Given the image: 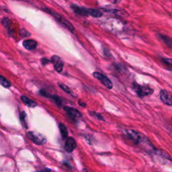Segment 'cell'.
<instances>
[{"instance_id": "obj_5", "label": "cell", "mask_w": 172, "mask_h": 172, "mask_svg": "<svg viewBox=\"0 0 172 172\" xmlns=\"http://www.w3.org/2000/svg\"><path fill=\"white\" fill-rule=\"evenodd\" d=\"M51 62L54 65V69L58 73L62 71L64 66V62L62 60V58L57 55H54L51 57Z\"/></svg>"}, {"instance_id": "obj_14", "label": "cell", "mask_w": 172, "mask_h": 172, "mask_svg": "<svg viewBox=\"0 0 172 172\" xmlns=\"http://www.w3.org/2000/svg\"><path fill=\"white\" fill-rule=\"evenodd\" d=\"M159 37H160V38H161V40L166 43L168 47L172 49V39L171 38H170L167 36H166V35H163V34H160Z\"/></svg>"}, {"instance_id": "obj_17", "label": "cell", "mask_w": 172, "mask_h": 172, "mask_svg": "<svg viewBox=\"0 0 172 172\" xmlns=\"http://www.w3.org/2000/svg\"><path fill=\"white\" fill-rule=\"evenodd\" d=\"M58 86H59V87L62 89V90L65 91L66 93H69V94L71 95V96H75L73 95V92L71 90V89H70L68 87V86H67V85L63 84H61V83H58Z\"/></svg>"}, {"instance_id": "obj_24", "label": "cell", "mask_w": 172, "mask_h": 172, "mask_svg": "<svg viewBox=\"0 0 172 172\" xmlns=\"http://www.w3.org/2000/svg\"><path fill=\"white\" fill-rule=\"evenodd\" d=\"M41 61H42V65H46V64H48V63H49V61L47 59V58H42V60H41Z\"/></svg>"}, {"instance_id": "obj_19", "label": "cell", "mask_w": 172, "mask_h": 172, "mask_svg": "<svg viewBox=\"0 0 172 172\" xmlns=\"http://www.w3.org/2000/svg\"><path fill=\"white\" fill-rule=\"evenodd\" d=\"M26 114L25 112H22L20 114V119H21V122L22 123V124L24 125V127H26Z\"/></svg>"}, {"instance_id": "obj_21", "label": "cell", "mask_w": 172, "mask_h": 172, "mask_svg": "<svg viewBox=\"0 0 172 172\" xmlns=\"http://www.w3.org/2000/svg\"><path fill=\"white\" fill-rule=\"evenodd\" d=\"M2 23H3V24L5 26L7 27L10 24V20L8 18H3V20H2Z\"/></svg>"}, {"instance_id": "obj_8", "label": "cell", "mask_w": 172, "mask_h": 172, "mask_svg": "<svg viewBox=\"0 0 172 172\" xmlns=\"http://www.w3.org/2000/svg\"><path fill=\"white\" fill-rule=\"evenodd\" d=\"M64 109H65V110L67 112V114L74 119L81 118V117L82 116L81 113L79 110H77L75 108H72V107L65 106Z\"/></svg>"}, {"instance_id": "obj_11", "label": "cell", "mask_w": 172, "mask_h": 172, "mask_svg": "<svg viewBox=\"0 0 172 172\" xmlns=\"http://www.w3.org/2000/svg\"><path fill=\"white\" fill-rule=\"evenodd\" d=\"M21 100L22 101V102L24 103L27 106H28L30 108H34V107H36L37 105V104L33 100H30L28 97H27L26 96H22L21 97Z\"/></svg>"}, {"instance_id": "obj_25", "label": "cell", "mask_w": 172, "mask_h": 172, "mask_svg": "<svg viewBox=\"0 0 172 172\" xmlns=\"http://www.w3.org/2000/svg\"><path fill=\"white\" fill-rule=\"evenodd\" d=\"M78 104H79L82 107H85V103H83V102H81V100H79L78 101Z\"/></svg>"}, {"instance_id": "obj_3", "label": "cell", "mask_w": 172, "mask_h": 172, "mask_svg": "<svg viewBox=\"0 0 172 172\" xmlns=\"http://www.w3.org/2000/svg\"><path fill=\"white\" fill-rule=\"evenodd\" d=\"M27 136H28V138L30 140H32L35 144H38V145L45 144L46 141V139H45L44 136L36 132H28V133H27Z\"/></svg>"}, {"instance_id": "obj_10", "label": "cell", "mask_w": 172, "mask_h": 172, "mask_svg": "<svg viewBox=\"0 0 172 172\" xmlns=\"http://www.w3.org/2000/svg\"><path fill=\"white\" fill-rule=\"evenodd\" d=\"M71 8L73 10L74 12L78 15H84V16H87V15H88L87 12V8H85V7H81L76 5H72Z\"/></svg>"}, {"instance_id": "obj_23", "label": "cell", "mask_w": 172, "mask_h": 172, "mask_svg": "<svg viewBox=\"0 0 172 172\" xmlns=\"http://www.w3.org/2000/svg\"><path fill=\"white\" fill-rule=\"evenodd\" d=\"M162 60L164 62H165L166 64H167L168 65H172V59H171V58H163Z\"/></svg>"}, {"instance_id": "obj_18", "label": "cell", "mask_w": 172, "mask_h": 172, "mask_svg": "<svg viewBox=\"0 0 172 172\" xmlns=\"http://www.w3.org/2000/svg\"><path fill=\"white\" fill-rule=\"evenodd\" d=\"M89 114H91V116L95 117V118L97 119L100 120H104L102 116H101L100 114H99V113L96 112H89Z\"/></svg>"}, {"instance_id": "obj_16", "label": "cell", "mask_w": 172, "mask_h": 172, "mask_svg": "<svg viewBox=\"0 0 172 172\" xmlns=\"http://www.w3.org/2000/svg\"><path fill=\"white\" fill-rule=\"evenodd\" d=\"M155 151H156V153H157L158 155H159L160 157H161L166 159H170L171 160V158L170 156L168 155L167 152L162 151V150H159H159L155 149Z\"/></svg>"}, {"instance_id": "obj_1", "label": "cell", "mask_w": 172, "mask_h": 172, "mask_svg": "<svg viewBox=\"0 0 172 172\" xmlns=\"http://www.w3.org/2000/svg\"><path fill=\"white\" fill-rule=\"evenodd\" d=\"M42 10H43V11H46V12H47V13L50 14V15H52L55 18L58 22L60 23L61 24L65 26L66 28H67L70 32H71L72 33L74 32V31H75V28H74V27L71 23L69 21H68L67 19H66L65 18L61 16V15H59L58 13L55 12L54 11L51 10L49 8H42Z\"/></svg>"}, {"instance_id": "obj_20", "label": "cell", "mask_w": 172, "mask_h": 172, "mask_svg": "<svg viewBox=\"0 0 172 172\" xmlns=\"http://www.w3.org/2000/svg\"><path fill=\"white\" fill-rule=\"evenodd\" d=\"M52 98L53 99V100L55 101V103L58 105H61V103H62V100L59 97H58V96H54L52 97Z\"/></svg>"}, {"instance_id": "obj_26", "label": "cell", "mask_w": 172, "mask_h": 172, "mask_svg": "<svg viewBox=\"0 0 172 172\" xmlns=\"http://www.w3.org/2000/svg\"><path fill=\"white\" fill-rule=\"evenodd\" d=\"M171 124H172V118H171Z\"/></svg>"}, {"instance_id": "obj_4", "label": "cell", "mask_w": 172, "mask_h": 172, "mask_svg": "<svg viewBox=\"0 0 172 172\" xmlns=\"http://www.w3.org/2000/svg\"><path fill=\"white\" fill-rule=\"evenodd\" d=\"M93 75L95 78H96L97 80H100L108 89H111L112 88L113 85H112V81L109 80L106 76H105L103 75V74H101L98 72L93 73Z\"/></svg>"}, {"instance_id": "obj_22", "label": "cell", "mask_w": 172, "mask_h": 172, "mask_svg": "<svg viewBox=\"0 0 172 172\" xmlns=\"http://www.w3.org/2000/svg\"><path fill=\"white\" fill-rule=\"evenodd\" d=\"M21 35H22V37H29L30 36V34L28 32V31L24 30V29H22L21 30Z\"/></svg>"}, {"instance_id": "obj_27", "label": "cell", "mask_w": 172, "mask_h": 172, "mask_svg": "<svg viewBox=\"0 0 172 172\" xmlns=\"http://www.w3.org/2000/svg\"><path fill=\"white\" fill-rule=\"evenodd\" d=\"M86 172H88V171H86Z\"/></svg>"}, {"instance_id": "obj_2", "label": "cell", "mask_w": 172, "mask_h": 172, "mask_svg": "<svg viewBox=\"0 0 172 172\" xmlns=\"http://www.w3.org/2000/svg\"><path fill=\"white\" fill-rule=\"evenodd\" d=\"M134 90L137 93V95L140 97H143L145 96H148L151 94L153 92V90L148 86L140 85L136 83L133 84Z\"/></svg>"}, {"instance_id": "obj_13", "label": "cell", "mask_w": 172, "mask_h": 172, "mask_svg": "<svg viewBox=\"0 0 172 172\" xmlns=\"http://www.w3.org/2000/svg\"><path fill=\"white\" fill-rule=\"evenodd\" d=\"M58 128H59L62 139H67L68 137V130L65 125L61 123L58 125Z\"/></svg>"}, {"instance_id": "obj_12", "label": "cell", "mask_w": 172, "mask_h": 172, "mask_svg": "<svg viewBox=\"0 0 172 172\" xmlns=\"http://www.w3.org/2000/svg\"><path fill=\"white\" fill-rule=\"evenodd\" d=\"M87 12L88 15H92V16L95 18H100L103 15L101 11L95 9H87Z\"/></svg>"}, {"instance_id": "obj_7", "label": "cell", "mask_w": 172, "mask_h": 172, "mask_svg": "<svg viewBox=\"0 0 172 172\" xmlns=\"http://www.w3.org/2000/svg\"><path fill=\"white\" fill-rule=\"evenodd\" d=\"M76 147L77 143L75 139L73 137H68L65 144V150L69 152V153H71V152L75 149Z\"/></svg>"}, {"instance_id": "obj_15", "label": "cell", "mask_w": 172, "mask_h": 172, "mask_svg": "<svg viewBox=\"0 0 172 172\" xmlns=\"http://www.w3.org/2000/svg\"><path fill=\"white\" fill-rule=\"evenodd\" d=\"M0 84H2V86H3V87L6 88H9L11 86L10 82L7 80L6 78H5L4 77H3L2 75H0Z\"/></svg>"}, {"instance_id": "obj_9", "label": "cell", "mask_w": 172, "mask_h": 172, "mask_svg": "<svg viewBox=\"0 0 172 172\" xmlns=\"http://www.w3.org/2000/svg\"><path fill=\"white\" fill-rule=\"evenodd\" d=\"M22 45L26 49L32 50L37 48V42L32 39H27V40L23 41Z\"/></svg>"}, {"instance_id": "obj_6", "label": "cell", "mask_w": 172, "mask_h": 172, "mask_svg": "<svg viewBox=\"0 0 172 172\" xmlns=\"http://www.w3.org/2000/svg\"><path fill=\"white\" fill-rule=\"evenodd\" d=\"M160 98L163 102L168 105H172V95L166 90L160 92Z\"/></svg>"}]
</instances>
